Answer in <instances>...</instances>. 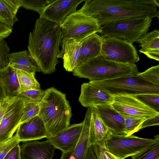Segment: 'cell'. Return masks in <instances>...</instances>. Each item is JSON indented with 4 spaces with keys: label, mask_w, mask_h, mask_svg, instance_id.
<instances>
[{
    "label": "cell",
    "mask_w": 159,
    "mask_h": 159,
    "mask_svg": "<svg viewBox=\"0 0 159 159\" xmlns=\"http://www.w3.org/2000/svg\"><path fill=\"white\" fill-rule=\"evenodd\" d=\"M125 121L124 135L128 136L140 130L142 124L147 119L146 117H142L124 114H120Z\"/></svg>",
    "instance_id": "484cf974"
},
{
    "label": "cell",
    "mask_w": 159,
    "mask_h": 159,
    "mask_svg": "<svg viewBox=\"0 0 159 159\" xmlns=\"http://www.w3.org/2000/svg\"><path fill=\"white\" fill-rule=\"evenodd\" d=\"M152 18L133 17L101 27L99 33L103 37L116 38L133 44L148 32Z\"/></svg>",
    "instance_id": "8992f818"
},
{
    "label": "cell",
    "mask_w": 159,
    "mask_h": 159,
    "mask_svg": "<svg viewBox=\"0 0 159 159\" xmlns=\"http://www.w3.org/2000/svg\"><path fill=\"white\" fill-rule=\"evenodd\" d=\"M157 0H86L77 11L95 19L101 26L133 17L159 18Z\"/></svg>",
    "instance_id": "6da1fadb"
},
{
    "label": "cell",
    "mask_w": 159,
    "mask_h": 159,
    "mask_svg": "<svg viewBox=\"0 0 159 159\" xmlns=\"http://www.w3.org/2000/svg\"><path fill=\"white\" fill-rule=\"evenodd\" d=\"M0 83L7 98L16 96L20 86L16 70L8 65L0 70Z\"/></svg>",
    "instance_id": "7402d4cb"
},
{
    "label": "cell",
    "mask_w": 159,
    "mask_h": 159,
    "mask_svg": "<svg viewBox=\"0 0 159 159\" xmlns=\"http://www.w3.org/2000/svg\"><path fill=\"white\" fill-rule=\"evenodd\" d=\"M95 107L102 120L111 133L124 135L125 121L120 113L111 105H100Z\"/></svg>",
    "instance_id": "ac0fdd59"
},
{
    "label": "cell",
    "mask_w": 159,
    "mask_h": 159,
    "mask_svg": "<svg viewBox=\"0 0 159 159\" xmlns=\"http://www.w3.org/2000/svg\"><path fill=\"white\" fill-rule=\"evenodd\" d=\"M159 125V115L147 119L141 125L140 130L147 127Z\"/></svg>",
    "instance_id": "f35d334b"
},
{
    "label": "cell",
    "mask_w": 159,
    "mask_h": 159,
    "mask_svg": "<svg viewBox=\"0 0 159 159\" xmlns=\"http://www.w3.org/2000/svg\"><path fill=\"white\" fill-rule=\"evenodd\" d=\"M10 48L4 39L0 40V70H3L9 64L8 55Z\"/></svg>",
    "instance_id": "e575fe53"
},
{
    "label": "cell",
    "mask_w": 159,
    "mask_h": 159,
    "mask_svg": "<svg viewBox=\"0 0 159 159\" xmlns=\"http://www.w3.org/2000/svg\"><path fill=\"white\" fill-rule=\"evenodd\" d=\"M159 143V136L152 139L141 138L133 134L126 136L111 132L106 139V149L120 159H125Z\"/></svg>",
    "instance_id": "52a82bcc"
},
{
    "label": "cell",
    "mask_w": 159,
    "mask_h": 159,
    "mask_svg": "<svg viewBox=\"0 0 159 159\" xmlns=\"http://www.w3.org/2000/svg\"><path fill=\"white\" fill-rule=\"evenodd\" d=\"M60 25L39 18L29 36L28 52L40 71L49 74L56 70L62 41Z\"/></svg>",
    "instance_id": "7a4b0ae2"
},
{
    "label": "cell",
    "mask_w": 159,
    "mask_h": 159,
    "mask_svg": "<svg viewBox=\"0 0 159 159\" xmlns=\"http://www.w3.org/2000/svg\"><path fill=\"white\" fill-rule=\"evenodd\" d=\"M61 49L57 55V58L63 60V66L67 71L70 72L79 66L80 55V43L72 39L62 40Z\"/></svg>",
    "instance_id": "e0dca14e"
},
{
    "label": "cell",
    "mask_w": 159,
    "mask_h": 159,
    "mask_svg": "<svg viewBox=\"0 0 159 159\" xmlns=\"http://www.w3.org/2000/svg\"><path fill=\"white\" fill-rule=\"evenodd\" d=\"M97 157V159H120L98 144H93L90 146Z\"/></svg>",
    "instance_id": "d590c367"
},
{
    "label": "cell",
    "mask_w": 159,
    "mask_h": 159,
    "mask_svg": "<svg viewBox=\"0 0 159 159\" xmlns=\"http://www.w3.org/2000/svg\"><path fill=\"white\" fill-rule=\"evenodd\" d=\"M2 88L0 83V102L7 98Z\"/></svg>",
    "instance_id": "bcb514c9"
},
{
    "label": "cell",
    "mask_w": 159,
    "mask_h": 159,
    "mask_svg": "<svg viewBox=\"0 0 159 159\" xmlns=\"http://www.w3.org/2000/svg\"><path fill=\"white\" fill-rule=\"evenodd\" d=\"M143 53L148 57L159 61V49L151 50L144 52Z\"/></svg>",
    "instance_id": "7bdbcfd3"
},
{
    "label": "cell",
    "mask_w": 159,
    "mask_h": 159,
    "mask_svg": "<svg viewBox=\"0 0 159 159\" xmlns=\"http://www.w3.org/2000/svg\"><path fill=\"white\" fill-rule=\"evenodd\" d=\"M114 97L136 96L145 94L159 95V86L148 81L137 75L89 82Z\"/></svg>",
    "instance_id": "5b68a950"
},
{
    "label": "cell",
    "mask_w": 159,
    "mask_h": 159,
    "mask_svg": "<svg viewBox=\"0 0 159 159\" xmlns=\"http://www.w3.org/2000/svg\"><path fill=\"white\" fill-rule=\"evenodd\" d=\"M0 16L5 19L11 27L18 19L10 7L5 1L0 0Z\"/></svg>",
    "instance_id": "d6a6232c"
},
{
    "label": "cell",
    "mask_w": 159,
    "mask_h": 159,
    "mask_svg": "<svg viewBox=\"0 0 159 159\" xmlns=\"http://www.w3.org/2000/svg\"><path fill=\"white\" fill-rule=\"evenodd\" d=\"M134 97L148 107L159 113V95L145 94Z\"/></svg>",
    "instance_id": "f1b7e54d"
},
{
    "label": "cell",
    "mask_w": 159,
    "mask_h": 159,
    "mask_svg": "<svg viewBox=\"0 0 159 159\" xmlns=\"http://www.w3.org/2000/svg\"><path fill=\"white\" fill-rule=\"evenodd\" d=\"M90 108L91 111L90 133V146L93 144H98L106 149V139L110 131L101 119L96 108Z\"/></svg>",
    "instance_id": "d6986e66"
},
{
    "label": "cell",
    "mask_w": 159,
    "mask_h": 159,
    "mask_svg": "<svg viewBox=\"0 0 159 159\" xmlns=\"http://www.w3.org/2000/svg\"><path fill=\"white\" fill-rule=\"evenodd\" d=\"M25 104L17 96L12 97L0 123V142L11 138L19 126Z\"/></svg>",
    "instance_id": "30bf717a"
},
{
    "label": "cell",
    "mask_w": 159,
    "mask_h": 159,
    "mask_svg": "<svg viewBox=\"0 0 159 159\" xmlns=\"http://www.w3.org/2000/svg\"><path fill=\"white\" fill-rule=\"evenodd\" d=\"M3 159H21L19 144H17L12 148Z\"/></svg>",
    "instance_id": "74e56055"
},
{
    "label": "cell",
    "mask_w": 159,
    "mask_h": 159,
    "mask_svg": "<svg viewBox=\"0 0 159 159\" xmlns=\"http://www.w3.org/2000/svg\"><path fill=\"white\" fill-rule=\"evenodd\" d=\"M84 159H97L96 155L91 147L89 148Z\"/></svg>",
    "instance_id": "f6af8a7d"
},
{
    "label": "cell",
    "mask_w": 159,
    "mask_h": 159,
    "mask_svg": "<svg viewBox=\"0 0 159 159\" xmlns=\"http://www.w3.org/2000/svg\"><path fill=\"white\" fill-rule=\"evenodd\" d=\"M54 0H22L21 7L28 10H33L40 15L45 8Z\"/></svg>",
    "instance_id": "83f0119b"
},
{
    "label": "cell",
    "mask_w": 159,
    "mask_h": 159,
    "mask_svg": "<svg viewBox=\"0 0 159 159\" xmlns=\"http://www.w3.org/2000/svg\"><path fill=\"white\" fill-rule=\"evenodd\" d=\"M111 105L116 111L120 114L148 118L159 115V113L148 107L134 96H114V101Z\"/></svg>",
    "instance_id": "8fae6325"
},
{
    "label": "cell",
    "mask_w": 159,
    "mask_h": 159,
    "mask_svg": "<svg viewBox=\"0 0 159 159\" xmlns=\"http://www.w3.org/2000/svg\"><path fill=\"white\" fill-rule=\"evenodd\" d=\"M8 66L16 70H19L30 73H35L36 72L34 70L23 66L13 63H9Z\"/></svg>",
    "instance_id": "b9f144b4"
},
{
    "label": "cell",
    "mask_w": 159,
    "mask_h": 159,
    "mask_svg": "<svg viewBox=\"0 0 159 159\" xmlns=\"http://www.w3.org/2000/svg\"><path fill=\"white\" fill-rule=\"evenodd\" d=\"M20 148L21 159H52L56 149L47 140L23 142Z\"/></svg>",
    "instance_id": "9a60e30c"
},
{
    "label": "cell",
    "mask_w": 159,
    "mask_h": 159,
    "mask_svg": "<svg viewBox=\"0 0 159 159\" xmlns=\"http://www.w3.org/2000/svg\"><path fill=\"white\" fill-rule=\"evenodd\" d=\"M136 42L141 48L139 50L140 53L151 50L159 49V30H155L147 33Z\"/></svg>",
    "instance_id": "d4e9b609"
},
{
    "label": "cell",
    "mask_w": 159,
    "mask_h": 159,
    "mask_svg": "<svg viewBox=\"0 0 159 159\" xmlns=\"http://www.w3.org/2000/svg\"><path fill=\"white\" fill-rule=\"evenodd\" d=\"M78 101L83 107L90 108L100 105H111L114 97L89 82L84 83L81 85Z\"/></svg>",
    "instance_id": "4fadbf2b"
},
{
    "label": "cell",
    "mask_w": 159,
    "mask_h": 159,
    "mask_svg": "<svg viewBox=\"0 0 159 159\" xmlns=\"http://www.w3.org/2000/svg\"><path fill=\"white\" fill-rule=\"evenodd\" d=\"M131 157V159H159V143L156 144Z\"/></svg>",
    "instance_id": "1f68e13d"
},
{
    "label": "cell",
    "mask_w": 159,
    "mask_h": 159,
    "mask_svg": "<svg viewBox=\"0 0 159 159\" xmlns=\"http://www.w3.org/2000/svg\"><path fill=\"white\" fill-rule=\"evenodd\" d=\"M12 27L0 16V40L9 36L12 32Z\"/></svg>",
    "instance_id": "8d00e7d4"
},
{
    "label": "cell",
    "mask_w": 159,
    "mask_h": 159,
    "mask_svg": "<svg viewBox=\"0 0 159 159\" xmlns=\"http://www.w3.org/2000/svg\"><path fill=\"white\" fill-rule=\"evenodd\" d=\"M12 98H7L0 102V123Z\"/></svg>",
    "instance_id": "60d3db41"
},
{
    "label": "cell",
    "mask_w": 159,
    "mask_h": 159,
    "mask_svg": "<svg viewBox=\"0 0 159 159\" xmlns=\"http://www.w3.org/2000/svg\"><path fill=\"white\" fill-rule=\"evenodd\" d=\"M91 111L88 108L83 120L81 133L78 143L74 149L75 159H84L89 148L90 143V126Z\"/></svg>",
    "instance_id": "44dd1931"
},
{
    "label": "cell",
    "mask_w": 159,
    "mask_h": 159,
    "mask_svg": "<svg viewBox=\"0 0 159 159\" xmlns=\"http://www.w3.org/2000/svg\"><path fill=\"white\" fill-rule=\"evenodd\" d=\"M60 26L62 39H72L79 43L90 35L99 33L101 28L95 19L77 11L68 16Z\"/></svg>",
    "instance_id": "ba28073f"
},
{
    "label": "cell",
    "mask_w": 159,
    "mask_h": 159,
    "mask_svg": "<svg viewBox=\"0 0 159 159\" xmlns=\"http://www.w3.org/2000/svg\"><path fill=\"white\" fill-rule=\"evenodd\" d=\"M102 40V37L94 33L80 42V55L78 66L100 55Z\"/></svg>",
    "instance_id": "ffe728a7"
},
{
    "label": "cell",
    "mask_w": 159,
    "mask_h": 159,
    "mask_svg": "<svg viewBox=\"0 0 159 159\" xmlns=\"http://www.w3.org/2000/svg\"><path fill=\"white\" fill-rule=\"evenodd\" d=\"M100 55L108 60L124 64H134L140 59L133 44L112 37H103Z\"/></svg>",
    "instance_id": "9c48e42d"
},
{
    "label": "cell",
    "mask_w": 159,
    "mask_h": 159,
    "mask_svg": "<svg viewBox=\"0 0 159 159\" xmlns=\"http://www.w3.org/2000/svg\"><path fill=\"white\" fill-rule=\"evenodd\" d=\"M84 0H54L45 8L39 18L61 26L67 17L75 12L79 5Z\"/></svg>",
    "instance_id": "7c38bea8"
},
{
    "label": "cell",
    "mask_w": 159,
    "mask_h": 159,
    "mask_svg": "<svg viewBox=\"0 0 159 159\" xmlns=\"http://www.w3.org/2000/svg\"><path fill=\"white\" fill-rule=\"evenodd\" d=\"M74 148L69 151L62 152V155L60 159H75L74 155Z\"/></svg>",
    "instance_id": "ee69618b"
},
{
    "label": "cell",
    "mask_w": 159,
    "mask_h": 159,
    "mask_svg": "<svg viewBox=\"0 0 159 159\" xmlns=\"http://www.w3.org/2000/svg\"><path fill=\"white\" fill-rule=\"evenodd\" d=\"M19 83V92L40 89V85L35 77V73H30L16 70Z\"/></svg>",
    "instance_id": "cb8c5ba5"
},
{
    "label": "cell",
    "mask_w": 159,
    "mask_h": 159,
    "mask_svg": "<svg viewBox=\"0 0 159 159\" xmlns=\"http://www.w3.org/2000/svg\"><path fill=\"white\" fill-rule=\"evenodd\" d=\"M5 1L13 12L16 14L18 9L21 7L22 0H5Z\"/></svg>",
    "instance_id": "ab89813d"
},
{
    "label": "cell",
    "mask_w": 159,
    "mask_h": 159,
    "mask_svg": "<svg viewBox=\"0 0 159 159\" xmlns=\"http://www.w3.org/2000/svg\"><path fill=\"white\" fill-rule=\"evenodd\" d=\"M139 71L135 64L118 63L99 55L83 63L73 71L74 76L100 81L137 75Z\"/></svg>",
    "instance_id": "277c9868"
},
{
    "label": "cell",
    "mask_w": 159,
    "mask_h": 159,
    "mask_svg": "<svg viewBox=\"0 0 159 159\" xmlns=\"http://www.w3.org/2000/svg\"><path fill=\"white\" fill-rule=\"evenodd\" d=\"M45 92L41 89L30 90L19 92L17 96L20 98L24 104L30 103H39L41 101Z\"/></svg>",
    "instance_id": "4316f807"
},
{
    "label": "cell",
    "mask_w": 159,
    "mask_h": 159,
    "mask_svg": "<svg viewBox=\"0 0 159 159\" xmlns=\"http://www.w3.org/2000/svg\"><path fill=\"white\" fill-rule=\"evenodd\" d=\"M45 91L39 103L38 116L44 124L49 137L56 135L70 125L72 114L65 94L53 87Z\"/></svg>",
    "instance_id": "3957f363"
},
{
    "label": "cell",
    "mask_w": 159,
    "mask_h": 159,
    "mask_svg": "<svg viewBox=\"0 0 159 159\" xmlns=\"http://www.w3.org/2000/svg\"><path fill=\"white\" fill-rule=\"evenodd\" d=\"M20 142L16 134L8 139L0 142V159H3L8 152Z\"/></svg>",
    "instance_id": "836d02e7"
},
{
    "label": "cell",
    "mask_w": 159,
    "mask_h": 159,
    "mask_svg": "<svg viewBox=\"0 0 159 159\" xmlns=\"http://www.w3.org/2000/svg\"><path fill=\"white\" fill-rule=\"evenodd\" d=\"M39 103H30L25 104L22 116L19 122V125L38 116L39 111Z\"/></svg>",
    "instance_id": "f546056e"
},
{
    "label": "cell",
    "mask_w": 159,
    "mask_h": 159,
    "mask_svg": "<svg viewBox=\"0 0 159 159\" xmlns=\"http://www.w3.org/2000/svg\"><path fill=\"white\" fill-rule=\"evenodd\" d=\"M137 75L148 81L159 86V65L152 66Z\"/></svg>",
    "instance_id": "4dcf8cb0"
},
{
    "label": "cell",
    "mask_w": 159,
    "mask_h": 159,
    "mask_svg": "<svg viewBox=\"0 0 159 159\" xmlns=\"http://www.w3.org/2000/svg\"><path fill=\"white\" fill-rule=\"evenodd\" d=\"M16 134L20 142L37 140L48 137L46 129L38 116L20 124Z\"/></svg>",
    "instance_id": "2e32d148"
},
{
    "label": "cell",
    "mask_w": 159,
    "mask_h": 159,
    "mask_svg": "<svg viewBox=\"0 0 159 159\" xmlns=\"http://www.w3.org/2000/svg\"><path fill=\"white\" fill-rule=\"evenodd\" d=\"M8 58L9 63H13L24 66L40 72L37 64L26 50L9 54Z\"/></svg>",
    "instance_id": "603a6c76"
},
{
    "label": "cell",
    "mask_w": 159,
    "mask_h": 159,
    "mask_svg": "<svg viewBox=\"0 0 159 159\" xmlns=\"http://www.w3.org/2000/svg\"><path fill=\"white\" fill-rule=\"evenodd\" d=\"M83 125V121L72 124L56 135L46 139L55 149L60 150L62 152L69 151L76 145Z\"/></svg>",
    "instance_id": "5bb4252c"
}]
</instances>
